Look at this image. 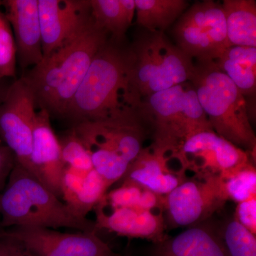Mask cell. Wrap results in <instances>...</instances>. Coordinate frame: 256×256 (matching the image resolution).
Listing matches in <instances>:
<instances>
[{
  "label": "cell",
  "instance_id": "1",
  "mask_svg": "<svg viewBox=\"0 0 256 256\" xmlns=\"http://www.w3.org/2000/svg\"><path fill=\"white\" fill-rule=\"evenodd\" d=\"M124 40L110 37L96 54L65 114L75 126L140 116L143 99L133 79L131 45Z\"/></svg>",
  "mask_w": 256,
  "mask_h": 256
},
{
  "label": "cell",
  "instance_id": "2",
  "mask_svg": "<svg viewBox=\"0 0 256 256\" xmlns=\"http://www.w3.org/2000/svg\"><path fill=\"white\" fill-rule=\"evenodd\" d=\"M109 38L92 18L80 34L44 58L22 77L42 110L50 116L65 117L94 57Z\"/></svg>",
  "mask_w": 256,
  "mask_h": 256
},
{
  "label": "cell",
  "instance_id": "3",
  "mask_svg": "<svg viewBox=\"0 0 256 256\" xmlns=\"http://www.w3.org/2000/svg\"><path fill=\"white\" fill-rule=\"evenodd\" d=\"M0 216L2 228L28 226L97 232L95 222L74 214L16 161L6 188L0 194Z\"/></svg>",
  "mask_w": 256,
  "mask_h": 256
},
{
  "label": "cell",
  "instance_id": "4",
  "mask_svg": "<svg viewBox=\"0 0 256 256\" xmlns=\"http://www.w3.org/2000/svg\"><path fill=\"white\" fill-rule=\"evenodd\" d=\"M190 82L214 132L255 156L256 138L245 96L214 62H194Z\"/></svg>",
  "mask_w": 256,
  "mask_h": 256
},
{
  "label": "cell",
  "instance_id": "5",
  "mask_svg": "<svg viewBox=\"0 0 256 256\" xmlns=\"http://www.w3.org/2000/svg\"><path fill=\"white\" fill-rule=\"evenodd\" d=\"M139 114L146 129L151 128L152 144L170 156L188 138L213 131L190 82L143 99Z\"/></svg>",
  "mask_w": 256,
  "mask_h": 256
},
{
  "label": "cell",
  "instance_id": "6",
  "mask_svg": "<svg viewBox=\"0 0 256 256\" xmlns=\"http://www.w3.org/2000/svg\"><path fill=\"white\" fill-rule=\"evenodd\" d=\"M131 48L133 79L142 99L191 80L194 62L164 32L144 30Z\"/></svg>",
  "mask_w": 256,
  "mask_h": 256
},
{
  "label": "cell",
  "instance_id": "7",
  "mask_svg": "<svg viewBox=\"0 0 256 256\" xmlns=\"http://www.w3.org/2000/svg\"><path fill=\"white\" fill-rule=\"evenodd\" d=\"M176 46L194 62H214L230 47L222 4L210 0L197 2L178 20Z\"/></svg>",
  "mask_w": 256,
  "mask_h": 256
},
{
  "label": "cell",
  "instance_id": "8",
  "mask_svg": "<svg viewBox=\"0 0 256 256\" xmlns=\"http://www.w3.org/2000/svg\"><path fill=\"white\" fill-rule=\"evenodd\" d=\"M74 128L90 153L94 165L121 160L130 164L144 148L146 134L140 116L86 121Z\"/></svg>",
  "mask_w": 256,
  "mask_h": 256
},
{
  "label": "cell",
  "instance_id": "9",
  "mask_svg": "<svg viewBox=\"0 0 256 256\" xmlns=\"http://www.w3.org/2000/svg\"><path fill=\"white\" fill-rule=\"evenodd\" d=\"M227 200L220 175L185 180L164 196V210L172 228L206 223Z\"/></svg>",
  "mask_w": 256,
  "mask_h": 256
},
{
  "label": "cell",
  "instance_id": "10",
  "mask_svg": "<svg viewBox=\"0 0 256 256\" xmlns=\"http://www.w3.org/2000/svg\"><path fill=\"white\" fill-rule=\"evenodd\" d=\"M36 106L33 90L22 78L10 87L0 105V138L32 175L30 156Z\"/></svg>",
  "mask_w": 256,
  "mask_h": 256
},
{
  "label": "cell",
  "instance_id": "11",
  "mask_svg": "<svg viewBox=\"0 0 256 256\" xmlns=\"http://www.w3.org/2000/svg\"><path fill=\"white\" fill-rule=\"evenodd\" d=\"M250 153L207 131L188 138L171 156L182 170H190L196 178L220 175L250 162Z\"/></svg>",
  "mask_w": 256,
  "mask_h": 256
},
{
  "label": "cell",
  "instance_id": "12",
  "mask_svg": "<svg viewBox=\"0 0 256 256\" xmlns=\"http://www.w3.org/2000/svg\"><path fill=\"white\" fill-rule=\"evenodd\" d=\"M6 232L21 240L33 256H112L97 232L62 233L41 227H13Z\"/></svg>",
  "mask_w": 256,
  "mask_h": 256
},
{
  "label": "cell",
  "instance_id": "13",
  "mask_svg": "<svg viewBox=\"0 0 256 256\" xmlns=\"http://www.w3.org/2000/svg\"><path fill=\"white\" fill-rule=\"evenodd\" d=\"M44 58L78 36L92 20L90 1L38 0Z\"/></svg>",
  "mask_w": 256,
  "mask_h": 256
},
{
  "label": "cell",
  "instance_id": "14",
  "mask_svg": "<svg viewBox=\"0 0 256 256\" xmlns=\"http://www.w3.org/2000/svg\"><path fill=\"white\" fill-rule=\"evenodd\" d=\"M30 162L34 176L62 200V181L66 168L60 140L52 127L50 114L45 110L36 114Z\"/></svg>",
  "mask_w": 256,
  "mask_h": 256
},
{
  "label": "cell",
  "instance_id": "15",
  "mask_svg": "<svg viewBox=\"0 0 256 256\" xmlns=\"http://www.w3.org/2000/svg\"><path fill=\"white\" fill-rule=\"evenodd\" d=\"M96 232L107 230L119 236L146 239L156 245L168 238L162 213L156 214L138 208H122L106 212L100 204L94 208Z\"/></svg>",
  "mask_w": 256,
  "mask_h": 256
},
{
  "label": "cell",
  "instance_id": "16",
  "mask_svg": "<svg viewBox=\"0 0 256 256\" xmlns=\"http://www.w3.org/2000/svg\"><path fill=\"white\" fill-rule=\"evenodd\" d=\"M6 18L12 26L16 58L23 68L36 66L44 58L38 0H8Z\"/></svg>",
  "mask_w": 256,
  "mask_h": 256
},
{
  "label": "cell",
  "instance_id": "17",
  "mask_svg": "<svg viewBox=\"0 0 256 256\" xmlns=\"http://www.w3.org/2000/svg\"><path fill=\"white\" fill-rule=\"evenodd\" d=\"M171 159L170 154L153 144L144 148L130 164L122 182L137 184L142 188L165 196L186 180L184 170L176 172L170 168Z\"/></svg>",
  "mask_w": 256,
  "mask_h": 256
},
{
  "label": "cell",
  "instance_id": "18",
  "mask_svg": "<svg viewBox=\"0 0 256 256\" xmlns=\"http://www.w3.org/2000/svg\"><path fill=\"white\" fill-rule=\"evenodd\" d=\"M153 256H229L218 229L208 222L156 244Z\"/></svg>",
  "mask_w": 256,
  "mask_h": 256
},
{
  "label": "cell",
  "instance_id": "19",
  "mask_svg": "<svg viewBox=\"0 0 256 256\" xmlns=\"http://www.w3.org/2000/svg\"><path fill=\"white\" fill-rule=\"evenodd\" d=\"M222 4L230 46L256 48L255 0H225Z\"/></svg>",
  "mask_w": 256,
  "mask_h": 256
},
{
  "label": "cell",
  "instance_id": "20",
  "mask_svg": "<svg viewBox=\"0 0 256 256\" xmlns=\"http://www.w3.org/2000/svg\"><path fill=\"white\" fill-rule=\"evenodd\" d=\"M137 24L144 30L164 32L190 8L185 0H136Z\"/></svg>",
  "mask_w": 256,
  "mask_h": 256
},
{
  "label": "cell",
  "instance_id": "21",
  "mask_svg": "<svg viewBox=\"0 0 256 256\" xmlns=\"http://www.w3.org/2000/svg\"><path fill=\"white\" fill-rule=\"evenodd\" d=\"M90 8L92 20L98 26L111 38L126 40L130 25L124 16L120 0H90Z\"/></svg>",
  "mask_w": 256,
  "mask_h": 256
},
{
  "label": "cell",
  "instance_id": "22",
  "mask_svg": "<svg viewBox=\"0 0 256 256\" xmlns=\"http://www.w3.org/2000/svg\"><path fill=\"white\" fill-rule=\"evenodd\" d=\"M109 188L108 184L94 169L86 174L82 188L66 205L77 216L87 218L88 214L102 201Z\"/></svg>",
  "mask_w": 256,
  "mask_h": 256
},
{
  "label": "cell",
  "instance_id": "23",
  "mask_svg": "<svg viewBox=\"0 0 256 256\" xmlns=\"http://www.w3.org/2000/svg\"><path fill=\"white\" fill-rule=\"evenodd\" d=\"M228 201L237 204L256 198V170L252 163L220 175Z\"/></svg>",
  "mask_w": 256,
  "mask_h": 256
},
{
  "label": "cell",
  "instance_id": "24",
  "mask_svg": "<svg viewBox=\"0 0 256 256\" xmlns=\"http://www.w3.org/2000/svg\"><path fill=\"white\" fill-rule=\"evenodd\" d=\"M218 230L229 256H256V235L234 217L224 224Z\"/></svg>",
  "mask_w": 256,
  "mask_h": 256
},
{
  "label": "cell",
  "instance_id": "25",
  "mask_svg": "<svg viewBox=\"0 0 256 256\" xmlns=\"http://www.w3.org/2000/svg\"><path fill=\"white\" fill-rule=\"evenodd\" d=\"M58 140L66 168L82 173H88L94 170L90 153L74 128Z\"/></svg>",
  "mask_w": 256,
  "mask_h": 256
},
{
  "label": "cell",
  "instance_id": "26",
  "mask_svg": "<svg viewBox=\"0 0 256 256\" xmlns=\"http://www.w3.org/2000/svg\"><path fill=\"white\" fill-rule=\"evenodd\" d=\"M214 64L238 88L245 97L255 94L256 68L237 63L224 56L216 60Z\"/></svg>",
  "mask_w": 256,
  "mask_h": 256
},
{
  "label": "cell",
  "instance_id": "27",
  "mask_svg": "<svg viewBox=\"0 0 256 256\" xmlns=\"http://www.w3.org/2000/svg\"><path fill=\"white\" fill-rule=\"evenodd\" d=\"M16 48L6 16L0 13V78L16 76Z\"/></svg>",
  "mask_w": 256,
  "mask_h": 256
},
{
  "label": "cell",
  "instance_id": "28",
  "mask_svg": "<svg viewBox=\"0 0 256 256\" xmlns=\"http://www.w3.org/2000/svg\"><path fill=\"white\" fill-rule=\"evenodd\" d=\"M143 188L131 182H122V185L107 193L102 198V204L110 210L136 208Z\"/></svg>",
  "mask_w": 256,
  "mask_h": 256
},
{
  "label": "cell",
  "instance_id": "29",
  "mask_svg": "<svg viewBox=\"0 0 256 256\" xmlns=\"http://www.w3.org/2000/svg\"><path fill=\"white\" fill-rule=\"evenodd\" d=\"M234 218L250 233L256 234V198L237 205Z\"/></svg>",
  "mask_w": 256,
  "mask_h": 256
},
{
  "label": "cell",
  "instance_id": "30",
  "mask_svg": "<svg viewBox=\"0 0 256 256\" xmlns=\"http://www.w3.org/2000/svg\"><path fill=\"white\" fill-rule=\"evenodd\" d=\"M0 256H33L21 240L0 230Z\"/></svg>",
  "mask_w": 256,
  "mask_h": 256
},
{
  "label": "cell",
  "instance_id": "31",
  "mask_svg": "<svg viewBox=\"0 0 256 256\" xmlns=\"http://www.w3.org/2000/svg\"><path fill=\"white\" fill-rule=\"evenodd\" d=\"M15 163L16 158L12 152L6 146L0 144V194L6 188Z\"/></svg>",
  "mask_w": 256,
  "mask_h": 256
},
{
  "label": "cell",
  "instance_id": "32",
  "mask_svg": "<svg viewBox=\"0 0 256 256\" xmlns=\"http://www.w3.org/2000/svg\"><path fill=\"white\" fill-rule=\"evenodd\" d=\"M164 196L143 188L140 198L136 208L153 212L156 208L164 210Z\"/></svg>",
  "mask_w": 256,
  "mask_h": 256
},
{
  "label": "cell",
  "instance_id": "33",
  "mask_svg": "<svg viewBox=\"0 0 256 256\" xmlns=\"http://www.w3.org/2000/svg\"><path fill=\"white\" fill-rule=\"evenodd\" d=\"M124 16L129 24L132 25L136 14V0H120Z\"/></svg>",
  "mask_w": 256,
  "mask_h": 256
},
{
  "label": "cell",
  "instance_id": "34",
  "mask_svg": "<svg viewBox=\"0 0 256 256\" xmlns=\"http://www.w3.org/2000/svg\"><path fill=\"white\" fill-rule=\"evenodd\" d=\"M120 256L117 255V254H114V256Z\"/></svg>",
  "mask_w": 256,
  "mask_h": 256
},
{
  "label": "cell",
  "instance_id": "35",
  "mask_svg": "<svg viewBox=\"0 0 256 256\" xmlns=\"http://www.w3.org/2000/svg\"><path fill=\"white\" fill-rule=\"evenodd\" d=\"M2 4V2H0V5Z\"/></svg>",
  "mask_w": 256,
  "mask_h": 256
}]
</instances>
